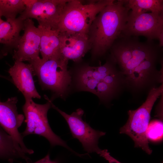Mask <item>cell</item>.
I'll return each instance as SVG.
<instances>
[{
  "label": "cell",
  "mask_w": 163,
  "mask_h": 163,
  "mask_svg": "<svg viewBox=\"0 0 163 163\" xmlns=\"http://www.w3.org/2000/svg\"><path fill=\"white\" fill-rule=\"evenodd\" d=\"M16 97L8 98L5 102L0 101V125L4 130L19 145L26 154L31 155L34 152L28 148L24 144L18 128L24 120V116L18 113Z\"/></svg>",
  "instance_id": "cell-10"
},
{
  "label": "cell",
  "mask_w": 163,
  "mask_h": 163,
  "mask_svg": "<svg viewBox=\"0 0 163 163\" xmlns=\"http://www.w3.org/2000/svg\"><path fill=\"white\" fill-rule=\"evenodd\" d=\"M4 21H3V20H2L1 18V16H0V25L2 24V23Z\"/></svg>",
  "instance_id": "cell-24"
},
{
  "label": "cell",
  "mask_w": 163,
  "mask_h": 163,
  "mask_svg": "<svg viewBox=\"0 0 163 163\" xmlns=\"http://www.w3.org/2000/svg\"><path fill=\"white\" fill-rule=\"evenodd\" d=\"M133 38L120 35L110 49L112 56L122 69L132 58Z\"/></svg>",
  "instance_id": "cell-15"
},
{
  "label": "cell",
  "mask_w": 163,
  "mask_h": 163,
  "mask_svg": "<svg viewBox=\"0 0 163 163\" xmlns=\"http://www.w3.org/2000/svg\"><path fill=\"white\" fill-rule=\"evenodd\" d=\"M163 122L159 120H154L149 123L146 131L148 140L153 142H158L163 138Z\"/></svg>",
  "instance_id": "cell-19"
},
{
  "label": "cell",
  "mask_w": 163,
  "mask_h": 163,
  "mask_svg": "<svg viewBox=\"0 0 163 163\" xmlns=\"http://www.w3.org/2000/svg\"><path fill=\"white\" fill-rule=\"evenodd\" d=\"M24 20L19 17L13 20H6L0 25V43L7 49H15L23 30Z\"/></svg>",
  "instance_id": "cell-14"
},
{
  "label": "cell",
  "mask_w": 163,
  "mask_h": 163,
  "mask_svg": "<svg viewBox=\"0 0 163 163\" xmlns=\"http://www.w3.org/2000/svg\"><path fill=\"white\" fill-rule=\"evenodd\" d=\"M8 72L14 84L25 98H40L34 84V70L31 64L16 60Z\"/></svg>",
  "instance_id": "cell-12"
},
{
  "label": "cell",
  "mask_w": 163,
  "mask_h": 163,
  "mask_svg": "<svg viewBox=\"0 0 163 163\" xmlns=\"http://www.w3.org/2000/svg\"><path fill=\"white\" fill-rule=\"evenodd\" d=\"M60 53L64 58L75 62L80 60L91 49L87 34L60 33Z\"/></svg>",
  "instance_id": "cell-11"
},
{
  "label": "cell",
  "mask_w": 163,
  "mask_h": 163,
  "mask_svg": "<svg viewBox=\"0 0 163 163\" xmlns=\"http://www.w3.org/2000/svg\"><path fill=\"white\" fill-rule=\"evenodd\" d=\"M163 84L152 89L142 105L135 110L128 111L127 121L120 130V133L126 134L132 139L135 147L141 148L149 155L152 153V150L149 145L146 131L152 107L157 99L163 93Z\"/></svg>",
  "instance_id": "cell-3"
},
{
  "label": "cell",
  "mask_w": 163,
  "mask_h": 163,
  "mask_svg": "<svg viewBox=\"0 0 163 163\" xmlns=\"http://www.w3.org/2000/svg\"><path fill=\"white\" fill-rule=\"evenodd\" d=\"M51 101V107L64 118L72 136L79 140L84 150L88 153L95 152L99 154L102 150L98 146V141L106 133L93 129L84 121L82 118L84 112L81 109H78L69 115L59 109Z\"/></svg>",
  "instance_id": "cell-7"
},
{
  "label": "cell",
  "mask_w": 163,
  "mask_h": 163,
  "mask_svg": "<svg viewBox=\"0 0 163 163\" xmlns=\"http://www.w3.org/2000/svg\"><path fill=\"white\" fill-rule=\"evenodd\" d=\"M68 0H36L19 17L23 20L34 18L39 26L56 30L63 9Z\"/></svg>",
  "instance_id": "cell-8"
},
{
  "label": "cell",
  "mask_w": 163,
  "mask_h": 163,
  "mask_svg": "<svg viewBox=\"0 0 163 163\" xmlns=\"http://www.w3.org/2000/svg\"><path fill=\"white\" fill-rule=\"evenodd\" d=\"M130 10L123 0H119L106 6L97 15L88 34L94 56H101L110 49L123 30Z\"/></svg>",
  "instance_id": "cell-1"
},
{
  "label": "cell",
  "mask_w": 163,
  "mask_h": 163,
  "mask_svg": "<svg viewBox=\"0 0 163 163\" xmlns=\"http://www.w3.org/2000/svg\"><path fill=\"white\" fill-rule=\"evenodd\" d=\"M121 35L126 37L144 36L148 40L158 39L163 46V12L157 13L130 11Z\"/></svg>",
  "instance_id": "cell-6"
},
{
  "label": "cell",
  "mask_w": 163,
  "mask_h": 163,
  "mask_svg": "<svg viewBox=\"0 0 163 163\" xmlns=\"http://www.w3.org/2000/svg\"><path fill=\"white\" fill-rule=\"evenodd\" d=\"M99 155L107 160L109 163H121L110 155L107 149L102 150Z\"/></svg>",
  "instance_id": "cell-21"
},
{
  "label": "cell",
  "mask_w": 163,
  "mask_h": 163,
  "mask_svg": "<svg viewBox=\"0 0 163 163\" xmlns=\"http://www.w3.org/2000/svg\"><path fill=\"white\" fill-rule=\"evenodd\" d=\"M126 5L131 12L160 13L163 12L162 0H123Z\"/></svg>",
  "instance_id": "cell-17"
},
{
  "label": "cell",
  "mask_w": 163,
  "mask_h": 163,
  "mask_svg": "<svg viewBox=\"0 0 163 163\" xmlns=\"http://www.w3.org/2000/svg\"><path fill=\"white\" fill-rule=\"evenodd\" d=\"M40 33V51L43 60L61 56L60 33L57 30L38 26Z\"/></svg>",
  "instance_id": "cell-13"
},
{
  "label": "cell",
  "mask_w": 163,
  "mask_h": 163,
  "mask_svg": "<svg viewBox=\"0 0 163 163\" xmlns=\"http://www.w3.org/2000/svg\"><path fill=\"white\" fill-rule=\"evenodd\" d=\"M24 33L18 40L14 50L13 57L15 60L27 61L29 63L40 58L39 56L40 33L31 19L24 21Z\"/></svg>",
  "instance_id": "cell-9"
},
{
  "label": "cell",
  "mask_w": 163,
  "mask_h": 163,
  "mask_svg": "<svg viewBox=\"0 0 163 163\" xmlns=\"http://www.w3.org/2000/svg\"><path fill=\"white\" fill-rule=\"evenodd\" d=\"M25 8L23 0H0V16L6 20L15 19Z\"/></svg>",
  "instance_id": "cell-18"
},
{
  "label": "cell",
  "mask_w": 163,
  "mask_h": 163,
  "mask_svg": "<svg viewBox=\"0 0 163 163\" xmlns=\"http://www.w3.org/2000/svg\"><path fill=\"white\" fill-rule=\"evenodd\" d=\"M44 97L47 102L44 104L36 103L32 98H25V103L22 110L26 119V126L21 133L22 137L32 134L38 135L46 138L52 146H62L72 152L66 142L56 134L50 126L47 114L51 107V100L46 96Z\"/></svg>",
  "instance_id": "cell-5"
},
{
  "label": "cell",
  "mask_w": 163,
  "mask_h": 163,
  "mask_svg": "<svg viewBox=\"0 0 163 163\" xmlns=\"http://www.w3.org/2000/svg\"><path fill=\"white\" fill-rule=\"evenodd\" d=\"M27 163H59L57 160H52L49 154H47L44 158L34 163H30L27 161Z\"/></svg>",
  "instance_id": "cell-22"
},
{
  "label": "cell",
  "mask_w": 163,
  "mask_h": 163,
  "mask_svg": "<svg viewBox=\"0 0 163 163\" xmlns=\"http://www.w3.org/2000/svg\"><path fill=\"white\" fill-rule=\"evenodd\" d=\"M104 82L114 89L117 86L118 83L117 79L114 73L106 77Z\"/></svg>",
  "instance_id": "cell-20"
},
{
  "label": "cell",
  "mask_w": 163,
  "mask_h": 163,
  "mask_svg": "<svg viewBox=\"0 0 163 163\" xmlns=\"http://www.w3.org/2000/svg\"><path fill=\"white\" fill-rule=\"evenodd\" d=\"M68 61L60 56L45 60L40 58L29 64L32 65L34 74L37 76L42 88L62 96L71 82L67 69Z\"/></svg>",
  "instance_id": "cell-4"
},
{
  "label": "cell",
  "mask_w": 163,
  "mask_h": 163,
  "mask_svg": "<svg viewBox=\"0 0 163 163\" xmlns=\"http://www.w3.org/2000/svg\"><path fill=\"white\" fill-rule=\"evenodd\" d=\"M36 1V0H23L26 8L31 6Z\"/></svg>",
  "instance_id": "cell-23"
},
{
  "label": "cell",
  "mask_w": 163,
  "mask_h": 163,
  "mask_svg": "<svg viewBox=\"0 0 163 163\" xmlns=\"http://www.w3.org/2000/svg\"><path fill=\"white\" fill-rule=\"evenodd\" d=\"M114 0L90 1L84 4L80 0H68L62 11L56 30L60 33L87 34L97 15Z\"/></svg>",
  "instance_id": "cell-2"
},
{
  "label": "cell",
  "mask_w": 163,
  "mask_h": 163,
  "mask_svg": "<svg viewBox=\"0 0 163 163\" xmlns=\"http://www.w3.org/2000/svg\"><path fill=\"white\" fill-rule=\"evenodd\" d=\"M157 55L147 59L136 67L127 76L128 79L136 86L143 85L154 69Z\"/></svg>",
  "instance_id": "cell-16"
},
{
  "label": "cell",
  "mask_w": 163,
  "mask_h": 163,
  "mask_svg": "<svg viewBox=\"0 0 163 163\" xmlns=\"http://www.w3.org/2000/svg\"><path fill=\"white\" fill-rule=\"evenodd\" d=\"M162 163H163V162Z\"/></svg>",
  "instance_id": "cell-26"
},
{
  "label": "cell",
  "mask_w": 163,
  "mask_h": 163,
  "mask_svg": "<svg viewBox=\"0 0 163 163\" xmlns=\"http://www.w3.org/2000/svg\"><path fill=\"white\" fill-rule=\"evenodd\" d=\"M4 56L2 53L0 52V59L2 58Z\"/></svg>",
  "instance_id": "cell-25"
}]
</instances>
